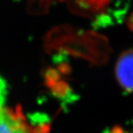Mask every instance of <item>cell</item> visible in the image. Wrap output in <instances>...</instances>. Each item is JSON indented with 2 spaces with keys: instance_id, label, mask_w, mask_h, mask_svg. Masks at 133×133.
I'll list each match as a JSON object with an SVG mask.
<instances>
[{
  "instance_id": "obj_1",
  "label": "cell",
  "mask_w": 133,
  "mask_h": 133,
  "mask_svg": "<svg viewBox=\"0 0 133 133\" xmlns=\"http://www.w3.org/2000/svg\"><path fill=\"white\" fill-rule=\"evenodd\" d=\"M0 133H33L19 106L0 108Z\"/></svg>"
},
{
  "instance_id": "obj_2",
  "label": "cell",
  "mask_w": 133,
  "mask_h": 133,
  "mask_svg": "<svg viewBox=\"0 0 133 133\" xmlns=\"http://www.w3.org/2000/svg\"><path fill=\"white\" fill-rule=\"evenodd\" d=\"M115 74L120 86L127 92H133V50H127L119 56Z\"/></svg>"
},
{
  "instance_id": "obj_3",
  "label": "cell",
  "mask_w": 133,
  "mask_h": 133,
  "mask_svg": "<svg viewBox=\"0 0 133 133\" xmlns=\"http://www.w3.org/2000/svg\"><path fill=\"white\" fill-rule=\"evenodd\" d=\"M5 94H6V90H5V85L4 83V81L0 78V108H2L4 105V101L5 99Z\"/></svg>"
},
{
  "instance_id": "obj_4",
  "label": "cell",
  "mask_w": 133,
  "mask_h": 133,
  "mask_svg": "<svg viewBox=\"0 0 133 133\" xmlns=\"http://www.w3.org/2000/svg\"><path fill=\"white\" fill-rule=\"evenodd\" d=\"M127 23H128L129 28L133 30V12L131 14L128 19H127Z\"/></svg>"
}]
</instances>
